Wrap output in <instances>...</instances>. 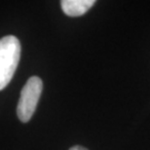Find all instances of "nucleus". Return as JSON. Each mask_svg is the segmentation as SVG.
<instances>
[{"mask_svg":"<svg viewBox=\"0 0 150 150\" xmlns=\"http://www.w3.org/2000/svg\"><path fill=\"white\" fill-rule=\"evenodd\" d=\"M21 46L15 36L0 39V91L9 85L20 61Z\"/></svg>","mask_w":150,"mask_h":150,"instance_id":"f257e3e1","label":"nucleus"},{"mask_svg":"<svg viewBox=\"0 0 150 150\" xmlns=\"http://www.w3.org/2000/svg\"><path fill=\"white\" fill-rule=\"evenodd\" d=\"M42 80L37 76H32L27 80L17 106V116L20 121L28 122L32 118L42 92Z\"/></svg>","mask_w":150,"mask_h":150,"instance_id":"f03ea898","label":"nucleus"},{"mask_svg":"<svg viewBox=\"0 0 150 150\" xmlns=\"http://www.w3.org/2000/svg\"><path fill=\"white\" fill-rule=\"evenodd\" d=\"M95 4V0H62L61 8L67 16L80 17L85 15Z\"/></svg>","mask_w":150,"mask_h":150,"instance_id":"7ed1b4c3","label":"nucleus"},{"mask_svg":"<svg viewBox=\"0 0 150 150\" xmlns=\"http://www.w3.org/2000/svg\"><path fill=\"white\" fill-rule=\"evenodd\" d=\"M69 150H88V149H86L85 147H81V146H74Z\"/></svg>","mask_w":150,"mask_h":150,"instance_id":"20e7f679","label":"nucleus"}]
</instances>
